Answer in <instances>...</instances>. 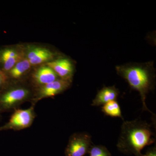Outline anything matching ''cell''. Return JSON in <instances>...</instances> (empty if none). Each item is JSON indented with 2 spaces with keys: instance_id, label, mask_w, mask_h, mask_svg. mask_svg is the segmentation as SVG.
I'll list each match as a JSON object with an SVG mask.
<instances>
[{
  "instance_id": "30bf717a",
  "label": "cell",
  "mask_w": 156,
  "mask_h": 156,
  "mask_svg": "<svg viewBox=\"0 0 156 156\" xmlns=\"http://www.w3.org/2000/svg\"><path fill=\"white\" fill-rule=\"evenodd\" d=\"M47 64L53 69L59 79L72 83L75 73V63L70 57L63 54Z\"/></svg>"
},
{
  "instance_id": "9c48e42d",
  "label": "cell",
  "mask_w": 156,
  "mask_h": 156,
  "mask_svg": "<svg viewBox=\"0 0 156 156\" xmlns=\"http://www.w3.org/2000/svg\"><path fill=\"white\" fill-rule=\"evenodd\" d=\"M92 145L91 136L86 133L74 134L70 137L65 151V156H84Z\"/></svg>"
},
{
  "instance_id": "3957f363",
  "label": "cell",
  "mask_w": 156,
  "mask_h": 156,
  "mask_svg": "<svg viewBox=\"0 0 156 156\" xmlns=\"http://www.w3.org/2000/svg\"><path fill=\"white\" fill-rule=\"evenodd\" d=\"M34 89L27 81L8 82L0 91V113L14 111L23 104L30 103Z\"/></svg>"
},
{
  "instance_id": "7a4b0ae2",
  "label": "cell",
  "mask_w": 156,
  "mask_h": 156,
  "mask_svg": "<svg viewBox=\"0 0 156 156\" xmlns=\"http://www.w3.org/2000/svg\"><path fill=\"white\" fill-rule=\"evenodd\" d=\"M116 70L117 74L126 80L131 88L139 92L143 110L152 114L146 104V99L148 93L154 87L155 74L153 62L118 66Z\"/></svg>"
},
{
  "instance_id": "52a82bcc",
  "label": "cell",
  "mask_w": 156,
  "mask_h": 156,
  "mask_svg": "<svg viewBox=\"0 0 156 156\" xmlns=\"http://www.w3.org/2000/svg\"><path fill=\"white\" fill-rule=\"evenodd\" d=\"M72 83L61 79L54 81L34 89L33 97L31 101V105L35 106L40 101L46 98H53L63 93L71 86Z\"/></svg>"
},
{
  "instance_id": "6da1fadb",
  "label": "cell",
  "mask_w": 156,
  "mask_h": 156,
  "mask_svg": "<svg viewBox=\"0 0 156 156\" xmlns=\"http://www.w3.org/2000/svg\"><path fill=\"white\" fill-rule=\"evenodd\" d=\"M154 142L150 125L144 121L136 119L124 121L117 147L123 153L138 156L144 148Z\"/></svg>"
},
{
  "instance_id": "9a60e30c",
  "label": "cell",
  "mask_w": 156,
  "mask_h": 156,
  "mask_svg": "<svg viewBox=\"0 0 156 156\" xmlns=\"http://www.w3.org/2000/svg\"><path fill=\"white\" fill-rule=\"evenodd\" d=\"M9 82L8 77L5 72L0 69V91L5 87Z\"/></svg>"
},
{
  "instance_id": "8992f818",
  "label": "cell",
  "mask_w": 156,
  "mask_h": 156,
  "mask_svg": "<svg viewBox=\"0 0 156 156\" xmlns=\"http://www.w3.org/2000/svg\"><path fill=\"white\" fill-rule=\"evenodd\" d=\"M24 56L22 43L0 47V69L7 74Z\"/></svg>"
},
{
  "instance_id": "8fae6325",
  "label": "cell",
  "mask_w": 156,
  "mask_h": 156,
  "mask_svg": "<svg viewBox=\"0 0 156 156\" xmlns=\"http://www.w3.org/2000/svg\"><path fill=\"white\" fill-rule=\"evenodd\" d=\"M33 66L25 56L6 74L10 82L27 81Z\"/></svg>"
},
{
  "instance_id": "5b68a950",
  "label": "cell",
  "mask_w": 156,
  "mask_h": 156,
  "mask_svg": "<svg viewBox=\"0 0 156 156\" xmlns=\"http://www.w3.org/2000/svg\"><path fill=\"white\" fill-rule=\"evenodd\" d=\"M34 107L35 105H31L27 109L15 110L9 122L0 126V131L10 130L20 131L30 128L36 117Z\"/></svg>"
},
{
  "instance_id": "5bb4252c",
  "label": "cell",
  "mask_w": 156,
  "mask_h": 156,
  "mask_svg": "<svg viewBox=\"0 0 156 156\" xmlns=\"http://www.w3.org/2000/svg\"><path fill=\"white\" fill-rule=\"evenodd\" d=\"M89 153V156H112L107 148L102 145H92Z\"/></svg>"
},
{
  "instance_id": "277c9868",
  "label": "cell",
  "mask_w": 156,
  "mask_h": 156,
  "mask_svg": "<svg viewBox=\"0 0 156 156\" xmlns=\"http://www.w3.org/2000/svg\"><path fill=\"white\" fill-rule=\"evenodd\" d=\"M24 56L33 67L47 64L63 54L50 47L37 43H22Z\"/></svg>"
},
{
  "instance_id": "4fadbf2b",
  "label": "cell",
  "mask_w": 156,
  "mask_h": 156,
  "mask_svg": "<svg viewBox=\"0 0 156 156\" xmlns=\"http://www.w3.org/2000/svg\"><path fill=\"white\" fill-rule=\"evenodd\" d=\"M101 111L109 116L118 117L124 119L119 105L116 100L113 101L104 105L101 107Z\"/></svg>"
},
{
  "instance_id": "ba28073f",
  "label": "cell",
  "mask_w": 156,
  "mask_h": 156,
  "mask_svg": "<svg viewBox=\"0 0 156 156\" xmlns=\"http://www.w3.org/2000/svg\"><path fill=\"white\" fill-rule=\"evenodd\" d=\"M58 79H60L51 68L43 64L33 67L27 82L35 89Z\"/></svg>"
},
{
  "instance_id": "2e32d148",
  "label": "cell",
  "mask_w": 156,
  "mask_h": 156,
  "mask_svg": "<svg viewBox=\"0 0 156 156\" xmlns=\"http://www.w3.org/2000/svg\"><path fill=\"white\" fill-rule=\"evenodd\" d=\"M138 156H156V147H154L149 150L147 151L145 154H141Z\"/></svg>"
},
{
  "instance_id": "7c38bea8",
  "label": "cell",
  "mask_w": 156,
  "mask_h": 156,
  "mask_svg": "<svg viewBox=\"0 0 156 156\" xmlns=\"http://www.w3.org/2000/svg\"><path fill=\"white\" fill-rule=\"evenodd\" d=\"M119 94V90L115 86L104 87L98 92L91 105L92 106H99L113 101H116Z\"/></svg>"
}]
</instances>
